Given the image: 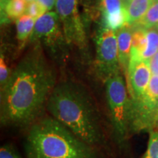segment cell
I'll use <instances>...</instances> for the list:
<instances>
[{"instance_id": "cell-9", "label": "cell", "mask_w": 158, "mask_h": 158, "mask_svg": "<svg viewBox=\"0 0 158 158\" xmlns=\"http://www.w3.org/2000/svg\"><path fill=\"white\" fill-rule=\"evenodd\" d=\"M149 62H130L127 77V89L132 102L139 100L147 92L152 78Z\"/></svg>"}, {"instance_id": "cell-23", "label": "cell", "mask_w": 158, "mask_h": 158, "mask_svg": "<svg viewBox=\"0 0 158 158\" xmlns=\"http://www.w3.org/2000/svg\"><path fill=\"white\" fill-rule=\"evenodd\" d=\"M122 1H123V2H124V4H125V5H127V3H129V2H130V1H131V0H122Z\"/></svg>"}, {"instance_id": "cell-5", "label": "cell", "mask_w": 158, "mask_h": 158, "mask_svg": "<svg viewBox=\"0 0 158 158\" xmlns=\"http://www.w3.org/2000/svg\"><path fill=\"white\" fill-rule=\"evenodd\" d=\"M158 118V76H152L147 92L132 102L131 134L155 129Z\"/></svg>"}, {"instance_id": "cell-24", "label": "cell", "mask_w": 158, "mask_h": 158, "mask_svg": "<svg viewBox=\"0 0 158 158\" xmlns=\"http://www.w3.org/2000/svg\"><path fill=\"white\" fill-rule=\"evenodd\" d=\"M155 128H157V130H158V118H157V123H156Z\"/></svg>"}, {"instance_id": "cell-26", "label": "cell", "mask_w": 158, "mask_h": 158, "mask_svg": "<svg viewBox=\"0 0 158 158\" xmlns=\"http://www.w3.org/2000/svg\"><path fill=\"white\" fill-rule=\"evenodd\" d=\"M155 28H156V29H157V30L158 31V25L157 26V27H155Z\"/></svg>"}, {"instance_id": "cell-11", "label": "cell", "mask_w": 158, "mask_h": 158, "mask_svg": "<svg viewBox=\"0 0 158 158\" xmlns=\"http://www.w3.org/2000/svg\"><path fill=\"white\" fill-rule=\"evenodd\" d=\"M118 43V59L122 72L124 76L127 75L128 65H129L130 53L132 48V39L133 30L131 27L125 26L123 28L116 31Z\"/></svg>"}, {"instance_id": "cell-12", "label": "cell", "mask_w": 158, "mask_h": 158, "mask_svg": "<svg viewBox=\"0 0 158 158\" xmlns=\"http://www.w3.org/2000/svg\"><path fill=\"white\" fill-rule=\"evenodd\" d=\"M27 5L26 0H1L2 23L22 16L26 13Z\"/></svg>"}, {"instance_id": "cell-4", "label": "cell", "mask_w": 158, "mask_h": 158, "mask_svg": "<svg viewBox=\"0 0 158 158\" xmlns=\"http://www.w3.org/2000/svg\"><path fill=\"white\" fill-rule=\"evenodd\" d=\"M108 117L114 141L124 147L131 135L132 100L121 73L104 81Z\"/></svg>"}, {"instance_id": "cell-25", "label": "cell", "mask_w": 158, "mask_h": 158, "mask_svg": "<svg viewBox=\"0 0 158 158\" xmlns=\"http://www.w3.org/2000/svg\"><path fill=\"white\" fill-rule=\"evenodd\" d=\"M26 1H27V2H32V1H35V0H26Z\"/></svg>"}, {"instance_id": "cell-19", "label": "cell", "mask_w": 158, "mask_h": 158, "mask_svg": "<svg viewBox=\"0 0 158 158\" xmlns=\"http://www.w3.org/2000/svg\"><path fill=\"white\" fill-rule=\"evenodd\" d=\"M12 71L13 70H10V68L8 63L6 61L5 55L1 53V57H0V87H1V89H2L7 84Z\"/></svg>"}, {"instance_id": "cell-7", "label": "cell", "mask_w": 158, "mask_h": 158, "mask_svg": "<svg viewBox=\"0 0 158 158\" xmlns=\"http://www.w3.org/2000/svg\"><path fill=\"white\" fill-rule=\"evenodd\" d=\"M56 12L66 43L84 48L86 43V32L79 15L78 0H56Z\"/></svg>"}, {"instance_id": "cell-6", "label": "cell", "mask_w": 158, "mask_h": 158, "mask_svg": "<svg viewBox=\"0 0 158 158\" xmlns=\"http://www.w3.org/2000/svg\"><path fill=\"white\" fill-rule=\"evenodd\" d=\"M96 59L94 69L97 76L102 81L121 73L118 59L116 31L102 29L96 38Z\"/></svg>"}, {"instance_id": "cell-13", "label": "cell", "mask_w": 158, "mask_h": 158, "mask_svg": "<svg viewBox=\"0 0 158 158\" xmlns=\"http://www.w3.org/2000/svg\"><path fill=\"white\" fill-rule=\"evenodd\" d=\"M155 0H131L125 5L127 26H133L145 15Z\"/></svg>"}, {"instance_id": "cell-20", "label": "cell", "mask_w": 158, "mask_h": 158, "mask_svg": "<svg viewBox=\"0 0 158 158\" xmlns=\"http://www.w3.org/2000/svg\"><path fill=\"white\" fill-rule=\"evenodd\" d=\"M0 158H23L12 143L3 144L0 149Z\"/></svg>"}, {"instance_id": "cell-1", "label": "cell", "mask_w": 158, "mask_h": 158, "mask_svg": "<svg viewBox=\"0 0 158 158\" xmlns=\"http://www.w3.org/2000/svg\"><path fill=\"white\" fill-rule=\"evenodd\" d=\"M56 84V70L40 47H35L19 61L1 89V125L28 129L43 115Z\"/></svg>"}, {"instance_id": "cell-17", "label": "cell", "mask_w": 158, "mask_h": 158, "mask_svg": "<svg viewBox=\"0 0 158 158\" xmlns=\"http://www.w3.org/2000/svg\"><path fill=\"white\" fill-rule=\"evenodd\" d=\"M141 158H158V130L149 131V138L145 153Z\"/></svg>"}, {"instance_id": "cell-18", "label": "cell", "mask_w": 158, "mask_h": 158, "mask_svg": "<svg viewBox=\"0 0 158 158\" xmlns=\"http://www.w3.org/2000/svg\"><path fill=\"white\" fill-rule=\"evenodd\" d=\"M46 12H48L46 7L43 6L39 1L35 0V1L28 2L25 14L29 15L35 20H37L44 15Z\"/></svg>"}, {"instance_id": "cell-21", "label": "cell", "mask_w": 158, "mask_h": 158, "mask_svg": "<svg viewBox=\"0 0 158 158\" xmlns=\"http://www.w3.org/2000/svg\"><path fill=\"white\" fill-rule=\"evenodd\" d=\"M152 75L158 76V52L149 61Z\"/></svg>"}, {"instance_id": "cell-2", "label": "cell", "mask_w": 158, "mask_h": 158, "mask_svg": "<svg viewBox=\"0 0 158 158\" xmlns=\"http://www.w3.org/2000/svg\"><path fill=\"white\" fill-rule=\"evenodd\" d=\"M46 110L87 143L96 148L106 143L100 110L89 91L80 83H57L48 98Z\"/></svg>"}, {"instance_id": "cell-15", "label": "cell", "mask_w": 158, "mask_h": 158, "mask_svg": "<svg viewBox=\"0 0 158 158\" xmlns=\"http://www.w3.org/2000/svg\"><path fill=\"white\" fill-rule=\"evenodd\" d=\"M158 25V0H155L145 15L133 26H137L145 29L155 28Z\"/></svg>"}, {"instance_id": "cell-3", "label": "cell", "mask_w": 158, "mask_h": 158, "mask_svg": "<svg viewBox=\"0 0 158 158\" xmlns=\"http://www.w3.org/2000/svg\"><path fill=\"white\" fill-rule=\"evenodd\" d=\"M27 130V158H100L96 147L50 115H43Z\"/></svg>"}, {"instance_id": "cell-14", "label": "cell", "mask_w": 158, "mask_h": 158, "mask_svg": "<svg viewBox=\"0 0 158 158\" xmlns=\"http://www.w3.org/2000/svg\"><path fill=\"white\" fill-rule=\"evenodd\" d=\"M35 21L36 20L27 14L23 15L16 19V36L20 43H24L26 40L30 38L34 30Z\"/></svg>"}, {"instance_id": "cell-8", "label": "cell", "mask_w": 158, "mask_h": 158, "mask_svg": "<svg viewBox=\"0 0 158 158\" xmlns=\"http://www.w3.org/2000/svg\"><path fill=\"white\" fill-rule=\"evenodd\" d=\"M60 20L56 12L48 11L40 18L36 20L34 27L29 40L31 42L40 41L43 42L48 46L51 50L55 59H59L60 53L59 52L61 49L59 45H62L64 38L63 31H61ZM61 56V55H60ZM62 59V56H61Z\"/></svg>"}, {"instance_id": "cell-16", "label": "cell", "mask_w": 158, "mask_h": 158, "mask_svg": "<svg viewBox=\"0 0 158 158\" xmlns=\"http://www.w3.org/2000/svg\"><path fill=\"white\" fill-rule=\"evenodd\" d=\"M158 52V31L156 28L147 30V45L143 53L141 59L143 61H149L154 55Z\"/></svg>"}, {"instance_id": "cell-22", "label": "cell", "mask_w": 158, "mask_h": 158, "mask_svg": "<svg viewBox=\"0 0 158 158\" xmlns=\"http://www.w3.org/2000/svg\"><path fill=\"white\" fill-rule=\"evenodd\" d=\"M37 1H39L43 6H45L48 11L52 10L54 5H56V0H37Z\"/></svg>"}, {"instance_id": "cell-10", "label": "cell", "mask_w": 158, "mask_h": 158, "mask_svg": "<svg viewBox=\"0 0 158 158\" xmlns=\"http://www.w3.org/2000/svg\"><path fill=\"white\" fill-rule=\"evenodd\" d=\"M102 29L117 31L127 26L125 4L122 0H100Z\"/></svg>"}]
</instances>
